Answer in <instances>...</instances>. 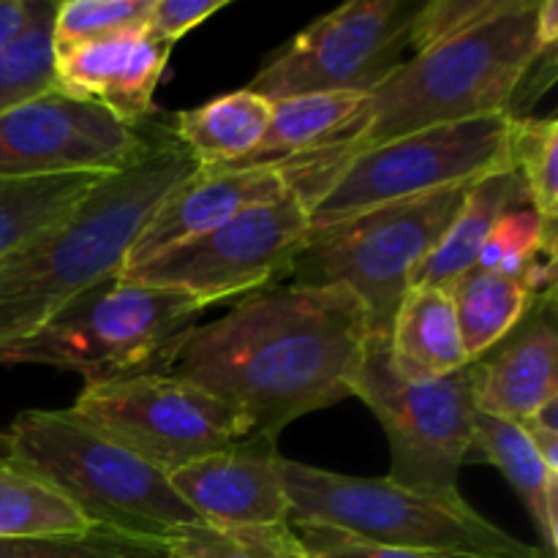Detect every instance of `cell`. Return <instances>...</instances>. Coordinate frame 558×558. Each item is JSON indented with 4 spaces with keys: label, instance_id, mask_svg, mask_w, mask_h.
<instances>
[{
    "label": "cell",
    "instance_id": "6da1fadb",
    "mask_svg": "<svg viewBox=\"0 0 558 558\" xmlns=\"http://www.w3.org/2000/svg\"><path fill=\"white\" fill-rule=\"evenodd\" d=\"M368 336V314L349 289L283 283L174 336L150 371L227 403L243 439L278 441L294 420L352 398Z\"/></svg>",
    "mask_w": 558,
    "mask_h": 558
},
{
    "label": "cell",
    "instance_id": "7a4b0ae2",
    "mask_svg": "<svg viewBox=\"0 0 558 558\" xmlns=\"http://www.w3.org/2000/svg\"><path fill=\"white\" fill-rule=\"evenodd\" d=\"M537 3L518 0L507 14L403 60L368 93L363 112L336 142L278 167L287 189L308 210L327 178L357 153L436 125L510 114L512 98L539 49Z\"/></svg>",
    "mask_w": 558,
    "mask_h": 558
},
{
    "label": "cell",
    "instance_id": "3957f363",
    "mask_svg": "<svg viewBox=\"0 0 558 558\" xmlns=\"http://www.w3.org/2000/svg\"><path fill=\"white\" fill-rule=\"evenodd\" d=\"M199 169L172 129L158 125L153 147L134 167L98 180L69 216L0 259V349L120 276L158 205Z\"/></svg>",
    "mask_w": 558,
    "mask_h": 558
},
{
    "label": "cell",
    "instance_id": "277c9868",
    "mask_svg": "<svg viewBox=\"0 0 558 558\" xmlns=\"http://www.w3.org/2000/svg\"><path fill=\"white\" fill-rule=\"evenodd\" d=\"M0 456L58 490L93 529L167 545L202 518L169 474L63 412H22L0 434Z\"/></svg>",
    "mask_w": 558,
    "mask_h": 558
},
{
    "label": "cell",
    "instance_id": "5b68a950",
    "mask_svg": "<svg viewBox=\"0 0 558 558\" xmlns=\"http://www.w3.org/2000/svg\"><path fill=\"white\" fill-rule=\"evenodd\" d=\"M292 526H327L352 537L445 558H548L480 515L461 494L401 488L387 477H352L283 458Z\"/></svg>",
    "mask_w": 558,
    "mask_h": 558
},
{
    "label": "cell",
    "instance_id": "8992f818",
    "mask_svg": "<svg viewBox=\"0 0 558 558\" xmlns=\"http://www.w3.org/2000/svg\"><path fill=\"white\" fill-rule=\"evenodd\" d=\"M472 183L387 202L330 227L311 229L289 283L343 287L363 303L371 332L390 336L392 316L430 251L456 221Z\"/></svg>",
    "mask_w": 558,
    "mask_h": 558
},
{
    "label": "cell",
    "instance_id": "52a82bcc",
    "mask_svg": "<svg viewBox=\"0 0 558 558\" xmlns=\"http://www.w3.org/2000/svg\"><path fill=\"white\" fill-rule=\"evenodd\" d=\"M202 305L178 289L112 276L71 300L38 330L0 349V365H52L87 381L150 371L161 349L194 327Z\"/></svg>",
    "mask_w": 558,
    "mask_h": 558
},
{
    "label": "cell",
    "instance_id": "ba28073f",
    "mask_svg": "<svg viewBox=\"0 0 558 558\" xmlns=\"http://www.w3.org/2000/svg\"><path fill=\"white\" fill-rule=\"evenodd\" d=\"M352 396L374 412L390 441V483L452 496L472 452L474 363L450 376L409 381L392 368L387 336L371 332L352 379Z\"/></svg>",
    "mask_w": 558,
    "mask_h": 558
},
{
    "label": "cell",
    "instance_id": "9c48e42d",
    "mask_svg": "<svg viewBox=\"0 0 558 558\" xmlns=\"http://www.w3.org/2000/svg\"><path fill=\"white\" fill-rule=\"evenodd\" d=\"M512 118L483 114L436 125L357 153L336 169L311 202V229L330 227L387 202L477 183L510 167Z\"/></svg>",
    "mask_w": 558,
    "mask_h": 558
},
{
    "label": "cell",
    "instance_id": "30bf717a",
    "mask_svg": "<svg viewBox=\"0 0 558 558\" xmlns=\"http://www.w3.org/2000/svg\"><path fill=\"white\" fill-rule=\"evenodd\" d=\"M69 412L167 474L243 439L227 403L161 371L87 381Z\"/></svg>",
    "mask_w": 558,
    "mask_h": 558
},
{
    "label": "cell",
    "instance_id": "8fae6325",
    "mask_svg": "<svg viewBox=\"0 0 558 558\" xmlns=\"http://www.w3.org/2000/svg\"><path fill=\"white\" fill-rule=\"evenodd\" d=\"M308 234V210L287 191L120 276L147 287L178 289L207 308L289 278Z\"/></svg>",
    "mask_w": 558,
    "mask_h": 558
},
{
    "label": "cell",
    "instance_id": "7c38bea8",
    "mask_svg": "<svg viewBox=\"0 0 558 558\" xmlns=\"http://www.w3.org/2000/svg\"><path fill=\"white\" fill-rule=\"evenodd\" d=\"M414 0H352L311 22L248 90L270 104L314 93H371L403 63Z\"/></svg>",
    "mask_w": 558,
    "mask_h": 558
},
{
    "label": "cell",
    "instance_id": "4fadbf2b",
    "mask_svg": "<svg viewBox=\"0 0 558 558\" xmlns=\"http://www.w3.org/2000/svg\"><path fill=\"white\" fill-rule=\"evenodd\" d=\"M156 131L52 87L0 114V178L118 174L150 150Z\"/></svg>",
    "mask_w": 558,
    "mask_h": 558
},
{
    "label": "cell",
    "instance_id": "5bb4252c",
    "mask_svg": "<svg viewBox=\"0 0 558 558\" xmlns=\"http://www.w3.org/2000/svg\"><path fill=\"white\" fill-rule=\"evenodd\" d=\"M281 461L278 441L240 439L169 472V483L213 526H287L292 510Z\"/></svg>",
    "mask_w": 558,
    "mask_h": 558
},
{
    "label": "cell",
    "instance_id": "9a60e30c",
    "mask_svg": "<svg viewBox=\"0 0 558 558\" xmlns=\"http://www.w3.org/2000/svg\"><path fill=\"white\" fill-rule=\"evenodd\" d=\"M172 47L145 25L54 49V82L71 96L104 104L125 123H145Z\"/></svg>",
    "mask_w": 558,
    "mask_h": 558
},
{
    "label": "cell",
    "instance_id": "2e32d148",
    "mask_svg": "<svg viewBox=\"0 0 558 558\" xmlns=\"http://www.w3.org/2000/svg\"><path fill=\"white\" fill-rule=\"evenodd\" d=\"M474 398L477 409L510 423L558 398L556 294L534 298L507 338L474 360Z\"/></svg>",
    "mask_w": 558,
    "mask_h": 558
},
{
    "label": "cell",
    "instance_id": "e0dca14e",
    "mask_svg": "<svg viewBox=\"0 0 558 558\" xmlns=\"http://www.w3.org/2000/svg\"><path fill=\"white\" fill-rule=\"evenodd\" d=\"M287 191L276 167L199 169L158 205L131 245L123 270L145 265L163 251L189 243L238 213L278 199Z\"/></svg>",
    "mask_w": 558,
    "mask_h": 558
},
{
    "label": "cell",
    "instance_id": "ac0fdd59",
    "mask_svg": "<svg viewBox=\"0 0 558 558\" xmlns=\"http://www.w3.org/2000/svg\"><path fill=\"white\" fill-rule=\"evenodd\" d=\"M392 368L409 381H430L466 368L469 360L447 289L412 287L390 327Z\"/></svg>",
    "mask_w": 558,
    "mask_h": 558
},
{
    "label": "cell",
    "instance_id": "d6986e66",
    "mask_svg": "<svg viewBox=\"0 0 558 558\" xmlns=\"http://www.w3.org/2000/svg\"><path fill=\"white\" fill-rule=\"evenodd\" d=\"M529 191L515 169L488 174L469 189L456 221L445 232L428 259L414 272L412 287H441L450 289L466 270H472L483 251L485 240L496 229L505 213L526 205ZM409 287V289H412Z\"/></svg>",
    "mask_w": 558,
    "mask_h": 558
},
{
    "label": "cell",
    "instance_id": "ffe728a7",
    "mask_svg": "<svg viewBox=\"0 0 558 558\" xmlns=\"http://www.w3.org/2000/svg\"><path fill=\"white\" fill-rule=\"evenodd\" d=\"M365 98L368 93H314L276 101L259 145L234 167L218 169H278L294 158L311 156L336 142L354 123Z\"/></svg>",
    "mask_w": 558,
    "mask_h": 558
},
{
    "label": "cell",
    "instance_id": "44dd1931",
    "mask_svg": "<svg viewBox=\"0 0 558 558\" xmlns=\"http://www.w3.org/2000/svg\"><path fill=\"white\" fill-rule=\"evenodd\" d=\"M472 450H480L485 461L494 463L507 483L521 496L523 507L529 510L548 556L556 550L558 534V472H550L543 463L539 452L529 441L526 430L518 423L501 420L496 414L474 412Z\"/></svg>",
    "mask_w": 558,
    "mask_h": 558
},
{
    "label": "cell",
    "instance_id": "7402d4cb",
    "mask_svg": "<svg viewBox=\"0 0 558 558\" xmlns=\"http://www.w3.org/2000/svg\"><path fill=\"white\" fill-rule=\"evenodd\" d=\"M272 104L248 87L227 93L174 118L172 134L202 169L234 167L265 136Z\"/></svg>",
    "mask_w": 558,
    "mask_h": 558
},
{
    "label": "cell",
    "instance_id": "603a6c76",
    "mask_svg": "<svg viewBox=\"0 0 558 558\" xmlns=\"http://www.w3.org/2000/svg\"><path fill=\"white\" fill-rule=\"evenodd\" d=\"M447 292L456 305L463 347L472 363L507 338L534 300L532 292L515 278L477 267L463 272Z\"/></svg>",
    "mask_w": 558,
    "mask_h": 558
},
{
    "label": "cell",
    "instance_id": "cb8c5ba5",
    "mask_svg": "<svg viewBox=\"0 0 558 558\" xmlns=\"http://www.w3.org/2000/svg\"><path fill=\"white\" fill-rule=\"evenodd\" d=\"M98 180V174L0 178V259L69 216Z\"/></svg>",
    "mask_w": 558,
    "mask_h": 558
},
{
    "label": "cell",
    "instance_id": "d4e9b609",
    "mask_svg": "<svg viewBox=\"0 0 558 558\" xmlns=\"http://www.w3.org/2000/svg\"><path fill=\"white\" fill-rule=\"evenodd\" d=\"M93 529L58 490L0 456V539H44Z\"/></svg>",
    "mask_w": 558,
    "mask_h": 558
},
{
    "label": "cell",
    "instance_id": "484cf974",
    "mask_svg": "<svg viewBox=\"0 0 558 558\" xmlns=\"http://www.w3.org/2000/svg\"><path fill=\"white\" fill-rule=\"evenodd\" d=\"M54 11V0H38L36 14L25 31L0 49V114L58 87L52 44Z\"/></svg>",
    "mask_w": 558,
    "mask_h": 558
},
{
    "label": "cell",
    "instance_id": "4316f807",
    "mask_svg": "<svg viewBox=\"0 0 558 558\" xmlns=\"http://www.w3.org/2000/svg\"><path fill=\"white\" fill-rule=\"evenodd\" d=\"M163 558H305L298 532L287 526L194 523L167 543Z\"/></svg>",
    "mask_w": 558,
    "mask_h": 558
},
{
    "label": "cell",
    "instance_id": "83f0119b",
    "mask_svg": "<svg viewBox=\"0 0 558 558\" xmlns=\"http://www.w3.org/2000/svg\"><path fill=\"white\" fill-rule=\"evenodd\" d=\"M556 118H512L510 167L523 178L534 210L556 227L558 218Z\"/></svg>",
    "mask_w": 558,
    "mask_h": 558
},
{
    "label": "cell",
    "instance_id": "f1b7e54d",
    "mask_svg": "<svg viewBox=\"0 0 558 558\" xmlns=\"http://www.w3.org/2000/svg\"><path fill=\"white\" fill-rule=\"evenodd\" d=\"M153 0H63L52 20L54 49L142 27Z\"/></svg>",
    "mask_w": 558,
    "mask_h": 558
},
{
    "label": "cell",
    "instance_id": "f546056e",
    "mask_svg": "<svg viewBox=\"0 0 558 558\" xmlns=\"http://www.w3.org/2000/svg\"><path fill=\"white\" fill-rule=\"evenodd\" d=\"M518 0H425L409 25V47L414 52L445 44L474 31L483 22L507 14Z\"/></svg>",
    "mask_w": 558,
    "mask_h": 558
},
{
    "label": "cell",
    "instance_id": "4dcf8cb0",
    "mask_svg": "<svg viewBox=\"0 0 558 558\" xmlns=\"http://www.w3.org/2000/svg\"><path fill=\"white\" fill-rule=\"evenodd\" d=\"M167 545L123 534L87 529L82 534L44 539H16L9 558H163Z\"/></svg>",
    "mask_w": 558,
    "mask_h": 558
},
{
    "label": "cell",
    "instance_id": "1f68e13d",
    "mask_svg": "<svg viewBox=\"0 0 558 558\" xmlns=\"http://www.w3.org/2000/svg\"><path fill=\"white\" fill-rule=\"evenodd\" d=\"M294 532H298L305 558H445L414 554V550L385 548V545L352 537L347 532H336V529L327 526H311V523L294 526Z\"/></svg>",
    "mask_w": 558,
    "mask_h": 558
},
{
    "label": "cell",
    "instance_id": "d6a6232c",
    "mask_svg": "<svg viewBox=\"0 0 558 558\" xmlns=\"http://www.w3.org/2000/svg\"><path fill=\"white\" fill-rule=\"evenodd\" d=\"M227 5L229 0H153L145 27L158 41L172 47L185 33L199 27L202 22H207Z\"/></svg>",
    "mask_w": 558,
    "mask_h": 558
},
{
    "label": "cell",
    "instance_id": "836d02e7",
    "mask_svg": "<svg viewBox=\"0 0 558 558\" xmlns=\"http://www.w3.org/2000/svg\"><path fill=\"white\" fill-rule=\"evenodd\" d=\"M521 425L526 430L529 441L534 445V450L539 452L545 466L550 472H558V398L545 403L539 412H534L532 417L523 420Z\"/></svg>",
    "mask_w": 558,
    "mask_h": 558
},
{
    "label": "cell",
    "instance_id": "e575fe53",
    "mask_svg": "<svg viewBox=\"0 0 558 558\" xmlns=\"http://www.w3.org/2000/svg\"><path fill=\"white\" fill-rule=\"evenodd\" d=\"M38 0H0V49L14 41L36 14Z\"/></svg>",
    "mask_w": 558,
    "mask_h": 558
},
{
    "label": "cell",
    "instance_id": "d590c367",
    "mask_svg": "<svg viewBox=\"0 0 558 558\" xmlns=\"http://www.w3.org/2000/svg\"><path fill=\"white\" fill-rule=\"evenodd\" d=\"M537 44L539 47L558 44V5L554 0H539L537 3Z\"/></svg>",
    "mask_w": 558,
    "mask_h": 558
},
{
    "label": "cell",
    "instance_id": "8d00e7d4",
    "mask_svg": "<svg viewBox=\"0 0 558 558\" xmlns=\"http://www.w3.org/2000/svg\"><path fill=\"white\" fill-rule=\"evenodd\" d=\"M16 539H0V558H9L11 550H14Z\"/></svg>",
    "mask_w": 558,
    "mask_h": 558
}]
</instances>
